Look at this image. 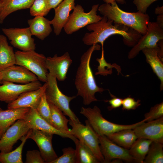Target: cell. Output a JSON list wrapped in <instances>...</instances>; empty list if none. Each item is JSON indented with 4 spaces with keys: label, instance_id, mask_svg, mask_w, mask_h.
I'll return each mask as SVG.
<instances>
[{
    "label": "cell",
    "instance_id": "6da1fadb",
    "mask_svg": "<svg viewBox=\"0 0 163 163\" xmlns=\"http://www.w3.org/2000/svg\"><path fill=\"white\" fill-rule=\"evenodd\" d=\"M87 29L92 31L86 33L82 39L87 45L101 43L104 46V41L110 36L114 35L122 36L124 43L129 46L135 45L142 35L133 29L123 24L114 23L103 16L99 21L86 26Z\"/></svg>",
    "mask_w": 163,
    "mask_h": 163
},
{
    "label": "cell",
    "instance_id": "7a4b0ae2",
    "mask_svg": "<svg viewBox=\"0 0 163 163\" xmlns=\"http://www.w3.org/2000/svg\"><path fill=\"white\" fill-rule=\"evenodd\" d=\"M101 47V46L98 44L92 45L82 56L76 72L75 84L77 91V96L82 97L85 105L98 101L95 97V94L101 93L105 90L97 85L90 66L93 52L100 50Z\"/></svg>",
    "mask_w": 163,
    "mask_h": 163
},
{
    "label": "cell",
    "instance_id": "3957f363",
    "mask_svg": "<svg viewBox=\"0 0 163 163\" xmlns=\"http://www.w3.org/2000/svg\"><path fill=\"white\" fill-rule=\"evenodd\" d=\"M98 10L103 16L113 23L131 28L142 35L147 31L150 17L146 13L124 11L119 8L116 2L112 4H103L99 6Z\"/></svg>",
    "mask_w": 163,
    "mask_h": 163
},
{
    "label": "cell",
    "instance_id": "277c9868",
    "mask_svg": "<svg viewBox=\"0 0 163 163\" xmlns=\"http://www.w3.org/2000/svg\"><path fill=\"white\" fill-rule=\"evenodd\" d=\"M80 113L87 118L92 127L98 135L106 136L123 129H133L147 120V119L144 118L137 123L129 125L113 123L103 117L100 109L97 106L92 108L82 107Z\"/></svg>",
    "mask_w": 163,
    "mask_h": 163
},
{
    "label": "cell",
    "instance_id": "5b68a950",
    "mask_svg": "<svg viewBox=\"0 0 163 163\" xmlns=\"http://www.w3.org/2000/svg\"><path fill=\"white\" fill-rule=\"evenodd\" d=\"M47 86L45 94L48 102L59 109L69 120L73 123H80L78 118L70 107V103L76 96H69L64 94L60 90L56 78L49 73L47 75Z\"/></svg>",
    "mask_w": 163,
    "mask_h": 163
},
{
    "label": "cell",
    "instance_id": "8992f818",
    "mask_svg": "<svg viewBox=\"0 0 163 163\" xmlns=\"http://www.w3.org/2000/svg\"><path fill=\"white\" fill-rule=\"evenodd\" d=\"M15 65L22 66L35 74L39 80L45 82L47 81L49 73L47 69L45 56L38 53L35 50L15 52Z\"/></svg>",
    "mask_w": 163,
    "mask_h": 163
},
{
    "label": "cell",
    "instance_id": "52a82bcc",
    "mask_svg": "<svg viewBox=\"0 0 163 163\" xmlns=\"http://www.w3.org/2000/svg\"><path fill=\"white\" fill-rule=\"evenodd\" d=\"M69 122L72 127L69 134L89 147L100 162L103 163L104 158L101 150L98 135L88 121H85V125L81 123H73L70 120Z\"/></svg>",
    "mask_w": 163,
    "mask_h": 163
},
{
    "label": "cell",
    "instance_id": "ba28073f",
    "mask_svg": "<svg viewBox=\"0 0 163 163\" xmlns=\"http://www.w3.org/2000/svg\"><path fill=\"white\" fill-rule=\"evenodd\" d=\"M99 6V4L94 5L89 12L85 13L81 5L75 6L64 26L66 33L71 34L85 26L101 20L102 17L97 14Z\"/></svg>",
    "mask_w": 163,
    "mask_h": 163
},
{
    "label": "cell",
    "instance_id": "9c48e42d",
    "mask_svg": "<svg viewBox=\"0 0 163 163\" xmlns=\"http://www.w3.org/2000/svg\"><path fill=\"white\" fill-rule=\"evenodd\" d=\"M161 39H163V28L156 22L149 21L146 33L142 36L136 44L129 51L128 58H134L140 51L145 49L157 46L158 42Z\"/></svg>",
    "mask_w": 163,
    "mask_h": 163
},
{
    "label": "cell",
    "instance_id": "30bf717a",
    "mask_svg": "<svg viewBox=\"0 0 163 163\" xmlns=\"http://www.w3.org/2000/svg\"><path fill=\"white\" fill-rule=\"evenodd\" d=\"M98 137L101 150L104 158L103 163H109L115 159L128 162L134 161L129 149L118 145L105 135H98Z\"/></svg>",
    "mask_w": 163,
    "mask_h": 163
},
{
    "label": "cell",
    "instance_id": "8fae6325",
    "mask_svg": "<svg viewBox=\"0 0 163 163\" xmlns=\"http://www.w3.org/2000/svg\"><path fill=\"white\" fill-rule=\"evenodd\" d=\"M3 33L14 47L22 51L35 50L36 44L29 27L24 28H2Z\"/></svg>",
    "mask_w": 163,
    "mask_h": 163
},
{
    "label": "cell",
    "instance_id": "7c38bea8",
    "mask_svg": "<svg viewBox=\"0 0 163 163\" xmlns=\"http://www.w3.org/2000/svg\"><path fill=\"white\" fill-rule=\"evenodd\" d=\"M30 129L24 119L17 120L0 139V152L7 153L11 151L14 144Z\"/></svg>",
    "mask_w": 163,
    "mask_h": 163
},
{
    "label": "cell",
    "instance_id": "4fadbf2b",
    "mask_svg": "<svg viewBox=\"0 0 163 163\" xmlns=\"http://www.w3.org/2000/svg\"><path fill=\"white\" fill-rule=\"evenodd\" d=\"M0 86V101L9 104L16 100L22 93L38 89L42 85L38 80L29 83L17 84L2 81Z\"/></svg>",
    "mask_w": 163,
    "mask_h": 163
},
{
    "label": "cell",
    "instance_id": "5bb4252c",
    "mask_svg": "<svg viewBox=\"0 0 163 163\" xmlns=\"http://www.w3.org/2000/svg\"><path fill=\"white\" fill-rule=\"evenodd\" d=\"M53 135L51 133L32 129L29 136L28 138L33 139L37 144L45 163H51L58 157L52 146Z\"/></svg>",
    "mask_w": 163,
    "mask_h": 163
},
{
    "label": "cell",
    "instance_id": "9a60e30c",
    "mask_svg": "<svg viewBox=\"0 0 163 163\" xmlns=\"http://www.w3.org/2000/svg\"><path fill=\"white\" fill-rule=\"evenodd\" d=\"M145 122L133 129L137 138L163 143V117Z\"/></svg>",
    "mask_w": 163,
    "mask_h": 163
},
{
    "label": "cell",
    "instance_id": "2e32d148",
    "mask_svg": "<svg viewBox=\"0 0 163 163\" xmlns=\"http://www.w3.org/2000/svg\"><path fill=\"white\" fill-rule=\"evenodd\" d=\"M72 60L68 52L61 56L55 54L53 57L46 58V63L49 73L55 77L57 80L64 81Z\"/></svg>",
    "mask_w": 163,
    "mask_h": 163
},
{
    "label": "cell",
    "instance_id": "e0dca14e",
    "mask_svg": "<svg viewBox=\"0 0 163 163\" xmlns=\"http://www.w3.org/2000/svg\"><path fill=\"white\" fill-rule=\"evenodd\" d=\"M24 119L30 129L56 134L63 138H69L73 141L76 138L72 135L64 133L55 129L40 116L36 109L30 108Z\"/></svg>",
    "mask_w": 163,
    "mask_h": 163
},
{
    "label": "cell",
    "instance_id": "ac0fdd59",
    "mask_svg": "<svg viewBox=\"0 0 163 163\" xmlns=\"http://www.w3.org/2000/svg\"><path fill=\"white\" fill-rule=\"evenodd\" d=\"M2 81L25 84L38 80L37 77L26 68L14 65L1 70Z\"/></svg>",
    "mask_w": 163,
    "mask_h": 163
},
{
    "label": "cell",
    "instance_id": "d6986e66",
    "mask_svg": "<svg viewBox=\"0 0 163 163\" xmlns=\"http://www.w3.org/2000/svg\"><path fill=\"white\" fill-rule=\"evenodd\" d=\"M47 83L45 82L39 88L21 94L16 100L8 104V109L29 108L36 109L43 94L45 92Z\"/></svg>",
    "mask_w": 163,
    "mask_h": 163
},
{
    "label": "cell",
    "instance_id": "ffe728a7",
    "mask_svg": "<svg viewBox=\"0 0 163 163\" xmlns=\"http://www.w3.org/2000/svg\"><path fill=\"white\" fill-rule=\"evenodd\" d=\"M75 0H63L54 9L55 15L50 21L53 25L54 31L56 35H59L62 29L67 21L71 11L75 7Z\"/></svg>",
    "mask_w": 163,
    "mask_h": 163
},
{
    "label": "cell",
    "instance_id": "44dd1931",
    "mask_svg": "<svg viewBox=\"0 0 163 163\" xmlns=\"http://www.w3.org/2000/svg\"><path fill=\"white\" fill-rule=\"evenodd\" d=\"M30 108L0 110V139L7 130L17 120L24 119Z\"/></svg>",
    "mask_w": 163,
    "mask_h": 163
},
{
    "label": "cell",
    "instance_id": "7402d4cb",
    "mask_svg": "<svg viewBox=\"0 0 163 163\" xmlns=\"http://www.w3.org/2000/svg\"><path fill=\"white\" fill-rule=\"evenodd\" d=\"M27 22L32 35L41 40H43L52 31L50 21L43 16H35L28 20Z\"/></svg>",
    "mask_w": 163,
    "mask_h": 163
},
{
    "label": "cell",
    "instance_id": "603a6c76",
    "mask_svg": "<svg viewBox=\"0 0 163 163\" xmlns=\"http://www.w3.org/2000/svg\"><path fill=\"white\" fill-rule=\"evenodd\" d=\"M159 46L145 49L142 51L145 55L147 62L161 82L160 90L163 89V64L158 56Z\"/></svg>",
    "mask_w": 163,
    "mask_h": 163
},
{
    "label": "cell",
    "instance_id": "cb8c5ba5",
    "mask_svg": "<svg viewBox=\"0 0 163 163\" xmlns=\"http://www.w3.org/2000/svg\"><path fill=\"white\" fill-rule=\"evenodd\" d=\"M35 0H0V23L9 14L17 10L30 8Z\"/></svg>",
    "mask_w": 163,
    "mask_h": 163
},
{
    "label": "cell",
    "instance_id": "d4e9b609",
    "mask_svg": "<svg viewBox=\"0 0 163 163\" xmlns=\"http://www.w3.org/2000/svg\"><path fill=\"white\" fill-rule=\"evenodd\" d=\"M15 52L13 47L9 46L6 37L0 34V70H2L15 65Z\"/></svg>",
    "mask_w": 163,
    "mask_h": 163
},
{
    "label": "cell",
    "instance_id": "484cf974",
    "mask_svg": "<svg viewBox=\"0 0 163 163\" xmlns=\"http://www.w3.org/2000/svg\"><path fill=\"white\" fill-rule=\"evenodd\" d=\"M118 145L129 149L137 139L133 129H123L107 136Z\"/></svg>",
    "mask_w": 163,
    "mask_h": 163
},
{
    "label": "cell",
    "instance_id": "4316f807",
    "mask_svg": "<svg viewBox=\"0 0 163 163\" xmlns=\"http://www.w3.org/2000/svg\"><path fill=\"white\" fill-rule=\"evenodd\" d=\"M48 103L50 110L51 125L62 132L70 134L69 133L70 129L68 125L69 120L66 117L62 111L58 107L50 103Z\"/></svg>",
    "mask_w": 163,
    "mask_h": 163
},
{
    "label": "cell",
    "instance_id": "83f0119b",
    "mask_svg": "<svg viewBox=\"0 0 163 163\" xmlns=\"http://www.w3.org/2000/svg\"><path fill=\"white\" fill-rule=\"evenodd\" d=\"M152 141L142 138H137L129 149L130 155L137 163H143Z\"/></svg>",
    "mask_w": 163,
    "mask_h": 163
},
{
    "label": "cell",
    "instance_id": "f1b7e54d",
    "mask_svg": "<svg viewBox=\"0 0 163 163\" xmlns=\"http://www.w3.org/2000/svg\"><path fill=\"white\" fill-rule=\"evenodd\" d=\"M32 130L30 129L27 133L21 139V143L14 150L5 153L0 152V162L1 163H23L22 153L23 149Z\"/></svg>",
    "mask_w": 163,
    "mask_h": 163
},
{
    "label": "cell",
    "instance_id": "f546056e",
    "mask_svg": "<svg viewBox=\"0 0 163 163\" xmlns=\"http://www.w3.org/2000/svg\"><path fill=\"white\" fill-rule=\"evenodd\" d=\"M73 141L76 146L77 163H100L91 149L84 143L76 138Z\"/></svg>",
    "mask_w": 163,
    "mask_h": 163
},
{
    "label": "cell",
    "instance_id": "4dcf8cb0",
    "mask_svg": "<svg viewBox=\"0 0 163 163\" xmlns=\"http://www.w3.org/2000/svg\"><path fill=\"white\" fill-rule=\"evenodd\" d=\"M163 148V143L152 142L143 163H162Z\"/></svg>",
    "mask_w": 163,
    "mask_h": 163
},
{
    "label": "cell",
    "instance_id": "1f68e13d",
    "mask_svg": "<svg viewBox=\"0 0 163 163\" xmlns=\"http://www.w3.org/2000/svg\"><path fill=\"white\" fill-rule=\"evenodd\" d=\"M30 8L31 15L35 16H45L50 10L47 0H35Z\"/></svg>",
    "mask_w": 163,
    "mask_h": 163
},
{
    "label": "cell",
    "instance_id": "d6a6232c",
    "mask_svg": "<svg viewBox=\"0 0 163 163\" xmlns=\"http://www.w3.org/2000/svg\"><path fill=\"white\" fill-rule=\"evenodd\" d=\"M63 155L51 163H77L75 149L68 147L62 149Z\"/></svg>",
    "mask_w": 163,
    "mask_h": 163
},
{
    "label": "cell",
    "instance_id": "836d02e7",
    "mask_svg": "<svg viewBox=\"0 0 163 163\" xmlns=\"http://www.w3.org/2000/svg\"><path fill=\"white\" fill-rule=\"evenodd\" d=\"M36 110L39 115L50 124V110L45 92L42 95Z\"/></svg>",
    "mask_w": 163,
    "mask_h": 163
},
{
    "label": "cell",
    "instance_id": "e575fe53",
    "mask_svg": "<svg viewBox=\"0 0 163 163\" xmlns=\"http://www.w3.org/2000/svg\"><path fill=\"white\" fill-rule=\"evenodd\" d=\"M96 60L98 62L99 65L98 66V71L96 72V75H110L112 72V68L115 67L117 65H112L108 63L105 60L104 57V47H102L101 56L100 58H97Z\"/></svg>",
    "mask_w": 163,
    "mask_h": 163
},
{
    "label": "cell",
    "instance_id": "d590c367",
    "mask_svg": "<svg viewBox=\"0 0 163 163\" xmlns=\"http://www.w3.org/2000/svg\"><path fill=\"white\" fill-rule=\"evenodd\" d=\"M146 122L152 121L163 117V102L157 104L152 107L149 112L144 115Z\"/></svg>",
    "mask_w": 163,
    "mask_h": 163
},
{
    "label": "cell",
    "instance_id": "8d00e7d4",
    "mask_svg": "<svg viewBox=\"0 0 163 163\" xmlns=\"http://www.w3.org/2000/svg\"><path fill=\"white\" fill-rule=\"evenodd\" d=\"M26 163H45L40 151L35 150L27 151L26 155Z\"/></svg>",
    "mask_w": 163,
    "mask_h": 163
},
{
    "label": "cell",
    "instance_id": "74e56055",
    "mask_svg": "<svg viewBox=\"0 0 163 163\" xmlns=\"http://www.w3.org/2000/svg\"><path fill=\"white\" fill-rule=\"evenodd\" d=\"M141 101H136L134 98L130 96L122 100V106L123 110H135L141 105Z\"/></svg>",
    "mask_w": 163,
    "mask_h": 163
},
{
    "label": "cell",
    "instance_id": "f35d334b",
    "mask_svg": "<svg viewBox=\"0 0 163 163\" xmlns=\"http://www.w3.org/2000/svg\"><path fill=\"white\" fill-rule=\"evenodd\" d=\"M158 0H133V3L136 6L138 11L146 13L148 8L154 2Z\"/></svg>",
    "mask_w": 163,
    "mask_h": 163
},
{
    "label": "cell",
    "instance_id": "ab89813d",
    "mask_svg": "<svg viewBox=\"0 0 163 163\" xmlns=\"http://www.w3.org/2000/svg\"><path fill=\"white\" fill-rule=\"evenodd\" d=\"M110 93L112 98L110 100L104 101L105 102H108L110 104V106L107 107V109L109 111L121 106L123 100L122 99L115 97L110 92Z\"/></svg>",
    "mask_w": 163,
    "mask_h": 163
},
{
    "label": "cell",
    "instance_id": "60d3db41",
    "mask_svg": "<svg viewBox=\"0 0 163 163\" xmlns=\"http://www.w3.org/2000/svg\"><path fill=\"white\" fill-rule=\"evenodd\" d=\"M63 0H47L49 7L51 10L57 7Z\"/></svg>",
    "mask_w": 163,
    "mask_h": 163
},
{
    "label": "cell",
    "instance_id": "b9f144b4",
    "mask_svg": "<svg viewBox=\"0 0 163 163\" xmlns=\"http://www.w3.org/2000/svg\"><path fill=\"white\" fill-rule=\"evenodd\" d=\"M105 3L112 4L116 2L120 4H123L125 2V0H103Z\"/></svg>",
    "mask_w": 163,
    "mask_h": 163
},
{
    "label": "cell",
    "instance_id": "7bdbcfd3",
    "mask_svg": "<svg viewBox=\"0 0 163 163\" xmlns=\"http://www.w3.org/2000/svg\"><path fill=\"white\" fill-rule=\"evenodd\" d=\"M156 22L159 26L163 28V14L159 15L157 16Z\"/></svg>",
    "mask_w": 163,
    "mask_h": 163
},
{
    "label": "cell",
    "instance_id": "ee69618b",
    "mask_svg": "<svg viewBox=\"0 0 163 163\" xmlns=\"http://www.w3.org/2000/svg\"><path fill=\"white\" fill-rule=\"evenodd\" d=\"M155 12L156 14H158L159 15L163 14V6L161 7L158 6L155 9Z\"/></svg>",
    "mask_w": 163,
    "mask_h": 163
},
{
    "label": "cell",
    "instance_id": "f6af8a7d",
    "mask_svg": "<svg viewBox=\"0 0 163 163\" xmlns=\"http://www.w3.org/2000/svg\"><path fill=\"white\" fill-rule=\"evenodd\" d=\"M2 81V74L1 70H0V84Z\"/></svg>",
    "mask_w": 163,
    "mask_h": 163
},
{
    "label": "cell",
    "instance_id": "bcb514c9",
    "mask_svg": "<svg viewBox=\"0 0 163 163\" xmlns=\"http://www.w3.org/2000/svg\"><path fill=\"white\" fill-rule=\"evenodd\" d=\"M1 8H2V5H1V3L0 2V11L1 10Z\"/></svg>",
    "mask_w": 163,
    "mask_h": 163
},
{
    "label": "cell",
    "instance_id": "7dc6e473",
    "mask_svg": "<svg viewBox=\"0 0 163 163\" xmlns=\"http://www.w3.org/2000/svg\"><path fill=\"white\" fill-rule=\"evenodd\" d=\"M0 110H2V109L0 107Z\"/></svg>",
    "mask_w": 163,
    "mask_h": 163
}]
</instances>
